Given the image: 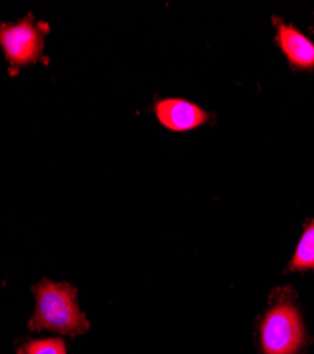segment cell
Returning <instances> with one entry per match:
<instances>
[{"instance_id": "obj_1", "label": "cell", "mask_w": 314, "mask_h": 354, "mask_svg": "<svg viewBox=\"0 0 314 354\" xmlns=\"http://www.w3.org/2000/svg\"><path fill=\"white\" fill-rule=\"evenodd\" d=\"M35 310L27 323L30 332H51L70 337L85 335L91 323L78 301V288L70 282L43 278L32 286Z\"/></svg>"}, {"instance_id": "obj_2", "label": "cell", "mask_w": 314, "mask_h": 354, "mask_svg": "<svg viewBox=\"0 0 314 354\" xmlns=\"http://www.w3.org/2000/svg\"><path fill=\"white\" fill-rule=\"evenodd\" d=\"M50 32V24L37 21L33 13H27L16 21H0V48L9 64L10 75L37 63L47 64L44 48Z\"/></svg>"}, {"instance_id": "obj_3", "label": "cell", "mask_w": 314, "mask_h": 354, "mask_svg": "<svg viewBox=\"0 0 314 354\" xmlns=\"http://www.w3.org/2000/svg\"><path fill=\"white\" fill-rule=\"evenodd\" d=\"M262 354H299L306 343L302 315L295 302L282 293L259 324Z\"/></svg>"}, {"instance_id": "obj_4", "label": "cell", "mask_w": 314, "mask_h": 354, "mask_svg": "<svg viewBox=\"0 0 314 354\" xmlns=\"http://www.w3.org/2000/svg\"><path fill=\"white\" fill-rule=\"evenodd\" d=\"M153 113L157 122L170 132H190L211 121V113L181 97H156Z\"/></svg>"}, {"instance_id": "obj_5", "label": "cell", "mask_w": 314, "mask_h": 354, "mask_svg": "<svg viewBox=\"0 0 314 354\" xmlns=\"http://www.w3.org/2000/svg\"><path fill=\"white\" fill-rule=\"evenodd\" d=\"M276 26V43L291 67L296 70L314 68V43L304 36L297 27L273 19Z\"/></svg>"}, {"instance_id": "obj_6", "label": "cell", "mask_w": 314, "mask_h": 354, "mask_svg": "<svg viewBox=\"0 0 314 354\" xmlns=\"http://www.w3.org/2000/svg\"><path fill=\"white\" fill-rule=\"evenodd\" d=\"M291 271H314V220L304 225V231L289 262Z\"/></svg>"}, {"instance_id": "obj_7", "label": "cell", "mask_w": 314, "mask_h": 354, "mask_svg": "<svg viewBox=\"0 0 314 354\" xmlns=\"http://www.w3.org/2000/svg\"><path fill=\"white\" fill-rule=\"evenodd\" d=\"M19 348L23 354H67L66 342L59 337L28 340Z\"/></svg>"}, {"instance_id": "obj_8", "label": "cell", "mask_w": 314, "mask_h": 354, "mask_svg": "<svg viewBox=\"0 0 314 354\" xmlns=\"http://www.w3.org/2000/svg\"><path fill=\"white\" fill-rule=\"evenodd\" d=\"M17 354H23V351L19 348V350H17Z\"/></svg>"}]
</instances>
